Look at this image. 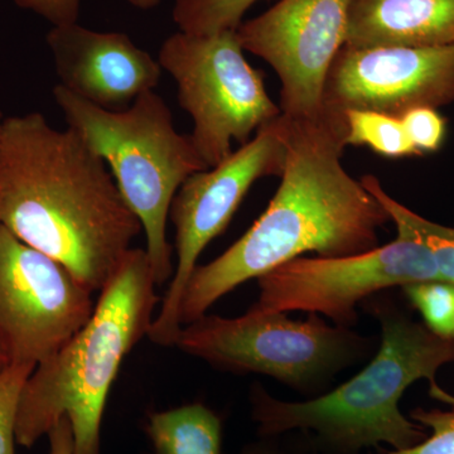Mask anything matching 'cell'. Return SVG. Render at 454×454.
Instances as JSON below:
<instances>
[{"mask_svg": "<svg viewBox=\"0 0 454 454\" xmlns=\"http://www.w3.org/2000/svg\"><path fill=\"white\" fill-rule=\"evenodd\" d=\"M35 367L11 364L0 373V454H16L20 395Z\"/></svg>", "mask_w": 454, "mask_h": 454, "instance_id": "20", "label": "cell"}, {"mask_svg": "<svg viewBox=\"0 0 454 454\" xmlns=\"http://www.w3.org/2000/svg\"><path fill=\"white\" fill-rule=\"evenodd\" d=\"M4 114H3L2 110H0V137H2L3 122H4Z\"/></svg>", "mask_w": 454, "mask_h": 454, "instance_id": "28", "label": "cell"}, {"mask_svg": "<svg viewBox=\"0 0 454 454\" xmlns=\"http://www.w3.org/2000/svg\"><path fill=\"white\" fill-rule=\"evenodd\" d=\"M236 31L190 35L163 42L158 62L177 83L178 104L192 118L191 134L207 168L232 153L260 128L282 115L265 88L264 74L247 61Z\"/></svg>", "mask_w": 454, "mask_h": 454, "instance_id": "7", "label": "cell"}, {"mask_svg": "<svg viewBox=\"0 0 454 454\" xmlns=\"http://www.w3.org/2000/svg\"><path fill=\"white\" fill-rule=\"evenodd\" d=\"M0 225L92 293L112 279L143 231L106 163L76 131L57 129L37 112L3 122Z\"/></svg>", "mask_w": 454, "mask_h": 454, "instance_id": "2", "label": "cell"}, {"mask_svg": "<svg viewBox=\"0 0 454 454\" xmlns=\"http://www.w3.org/2000/svg\"><path fill=\"white\" fill-rule=\"evenodd\" d=\"M146 430L157 454H221L223 424L202 404L152 414Z\"/></svg>", "mask_w": 454, "mask_h": 454, "instance_id": "15", "label": "cell"}, {"mask_svg": "<svg viewBox=\"0 0 454 454\" xmlns=\"http://www.w3.org/2000/svg\"><path fill=\"white\" fill-rule=\"evenodd\" d=\"M418 154L434 153L443 145L447 121L433 107H417L400 116Z\"/></svg>", "mask_w": 454, "mask_h": 454, "instance_id": "22", "label": "cell"}, {"mask_svg": "<svg viewBox=\"0 0 454 454\" xmlns=\"http://www.w3.org/2000/svg\"><path fill=\"white\" fill-rule=\"evenodd\" d=\"M50 454H74V432L70 420L62 417L50 430Z\"/></svg>", "mask_w": 454, "mask_h": 454, "instance_id": "24", "label": "cell"}, {"mask_svg": "<svg viewBox=\"0 0 454 454\" xmlns=\"http://www.w3.org/2000/svg\"><path fill=\"white\" fill-rule=\"evenodd\" d=\"M62 88L107 110H121L153 91L162 67L121 32L53 26L46 37Z\"/></svg>", "mask_w": 454, "mask_h": 454, "instance_id": "13", "label": "cell"}, {"mask_svg": "<svg viewBox=\"0 0 454 454\" xmlns=\"http://www.w3.org/2000/svg\"><path fill=\"white\" fill-rule=\"evenodd\" d=\"M262 0H175L173 20L190 35L236 31L247 12Z\"/></svg>", "mask_w": 454, "mask_h": 454, "instance_id": "18", "label": "cell"}, {"mask_svg": "<svg viewBox=\"0 0 454 454\" xmlns=\"http://www.w3.org/2000/svg\"><path fill=\"white\" fill-rule=\"evenodd\" d=\"M441 280L432 253L419 241L397 234L369 253L340 258H295L258 278L262 312L303 310L324 315L339 327L357 322V306L376 293Z\"/></svg>", "mask_w": 454, "mask_h": 454, "instance_id": "9", "label": "cell"}, {"mask_svg": "<svg viewBox=\"0 0 454 454\" xmlns=\"http://www.w3.org/2000/svg\"><path fill=\"white\" fill-rule=\"evenodd\" d=\"M18 7L32 11L52 26L73 25L80 16L82 0H14Z\"/></svg>", "mask_w": 454, "mask_h": 454, "instance_id": "23", "label": "cell"}, {"mask_svg": "<svg viewBox=\"0 0 454 454\" xmlns=\"http://www.w3.org/2000/svg\"><path fill=\"white\" fill-rule=\"evenodd\" d=\"M127 2L133 5V7L146 11V9L157 7L162 0H127Z\"/></svg>", "mask_w": 454, "mask_h": 454, "instance_id": "26", "label": "cell"}, {"mask_svg": "<svg viewBox=\"0 0 454 454\" xmlns=\"http://www.w3.org/2000/svg\"><path fill=\"white\" fill-rule=\"evenodd\" d=\"M454 104V44L442 47L343 46L325 80L322 113L349 110L404 115Z\"/></svg>", "mask_w": 454, "mask_h": 454, "instance_id": "12", "label": "cell"}, {"mask_svg": "<svg viewBox=\"0 0 454 454\" xmlns=\"http://www.w3.org/2000/svg\"><path fill=\"white\" fill-rule=\"evenodd\" d=\"M286 138L282 115L260 128L249 142L225 160L193 173L179 187L169 220L176 229L177 262L160 313L154 317L148 337L160 346H176L182 325L179 309L188 280L200 255L214 239L223 234L260 178L280 177L286 164Z\"/></svg>", "mask_w": 454, "mask_h": 454, "instance_id": "8", "label": "cell"}, {"mask_svg": "<svg viewBox=\"0 0 454 454\" xmlns=\"http://www.w3.org/2000/svg\"><path fill=\"white\" fill-rule=\"evenodd\" d=\"M345 142L364 145L387 158L419 155L411 145L402 119L369 110H349L343 114Z\"/></svg>", "mask_w": 454, "mask_h": 454, "instance_id": "17", "label": "cell"}, {"mask_svg": "<svg viewBox=\"0 0 454 454\" xmlns=\"http://www.w3.org/2000/svg\"><path fill=\"white\" fill-rule=\"evenodd\" d=\"M9 365H11V360H9L7 348H5L4 342L0 337V373L4 372Z\"/></svg>", "mask_w": 454, "mask_h": 454, "instance_id": "27", "label": "cell"}, {"mask_svg": "<svg viewBox=\"0 0 454 454\" xmlns=\"http://www.w3.org/2000/svg\"><path fill=\"white\" fill-rule=\"evenodd\" d=\"M406 300L424 325L442 339L454 340V284L433 280L403 286Z\"/></svg>", "mask_w": 454, "mask_h": 454, "instance_id": "19", "label": "cell"}, {"mask_svg": "<svg viewBox=\"0 0 454 454\" xmlns=\"http://www.w3.org/2000/svg\"><path fill=\"white\" fill-rule=\"evenodd\" d=\"M52 94L67 128L106 163L142 223L155 284L168 283L175 271L167 239L170 205L190 176L207 169L192 139L178 133L172 112L154 90L121 110L94 106L61 85Z\"/></svg>", "mask_w": 454, "mask_h": 454, "instance_id": "5", "label": "cell"}, {"mask_svg": "<svg viewBox=\"0 0 454 454\" xmlns=\"http://www.w3.org/2000/svg\"><path fill=\"white\" fill-rule=\"evenodd\" d=\"M367 301L381 325L380 346L372 363L351 380L309 402H282L255 385L253 418L260 434L313 430L324 447L345 454L381 443L408 450L428 437L422 426L400 411V399L415 381L426 379L430 395L442 403L450 400L452 395L439 387L435 376L453 363L454 340L433 333L390 298L372 295Z\"/></svg>", "mask_w": 454, "mask_h": 454, "instance_id": "3", "label": "cell"}, {"mask_svg": "<svg viewBox=\"0 0 454 454\" xmlns=\"http://www.w3.org/2000/svg\"><path fill=\"white\" fill-rule=\"evenodd\" d=\"M351 0H279L236 29L241 47L278 74L279 107L294 121H317L331 66L346 44Z\"/></svg>", "mask_w": 454, "mask_h": 454, "instance_id": "11", "label": "cell"}, {"mask_svg": "<svg viewBox=\"0 0 454 454\" xmlns=\"http://www.w3.org/2000/svg\"><path fill=\"white\" fill-rule=\"evenodd\" d=\"M155 286L145 250L131 247L101 289L89 321L27 379L17 444L35 446L66 417L73 427L74 454H100L107 396L124 357L148 336L158 301Z\"/></svg>", "mask_w": 454, "mask_h": 454, "instance_id": "4", "label": "cell"}, {"mask_svg": "<svg viewBox=\"0 0 454 454\" xmlns=\"http://www.w3.org/2000/svg\"><path fill=\"white\" fill-rule=\"evenodd\" d=\"M286 164L267 210L219 258L197 265L179 309L182 327L201 318L236 286L306 253L340 258L369 253L389 215L345 169L343 119L322 114L294 121L282 114Z\"/></svg>", "mask_w": 454, "mask_h": 454, "instance_id": "1", "label": "cell"}, {"mask_svg": "<svg viewBox=\"0 0 454 454\" xmlns=\"http://www.w3.org/2000/svg\"><path fill=\"white\" fill-rule=\"evenodd\" d=\"M361 182L387 212L397 234L409 236L422 243L432 253L442 282L454 284V227L424 219L417 212L397 202L384 190L375 176H365Z\"/></svg>", "mask_w": 454, "mask_h": 454, "instance_id": "16", "label": "cell"}, {"mask_svg": "<svg viewBox=\"0 0 454 454\" xmlns=\"http://www.w3.org/2000/svg\"><path fill=\"white\" fill-rule=\"evenodd\" d=\"M243 454H282L277 448L269 446V444L259 443L254 444L252 447H247Z\"/></svg>", "mask_w": 454, "mask_h": 454, "instance_id": "25", "label": "cell"}, {"mask_svg": "<svg viewBox=\"0 0 454 454\" xmlns=\"http://www.w3.org/2000/svg\"><path fill=\"white\" fill-rule=\"evenodd\" d=\"M95 306L61 262L0 225V337L11 364L35 369L82 330Z\"/></svg>", "mask_w": 454, "mask_h": 454, "instance_id": "10", "label": "cell"}, {"mask_svg": "<svg viewBox=\"0 0 454 454\" xmlns=\"http://www.w3.org/2000/svg\"><path fill=\"white\" fill-rule=\"evenodd\" d=\"M446 404L450 406L448 411L418 408L411 411V419L432 430V434L417 446L387 454H454V396Z\"/></svg>", "mask_w": 454, "mask_h": 454, "instance_id": "21", "label": "cell"}, {"mask_svg": "<svg viewBox=\"0 0 454 454\" xmlns=\"http://www.w3.org/2000/svg\"><path fill=\"white\" fill-rule=\"evenodd\" d=\"M454 44V0H351L345 46Z\"/></svg>", "mask_w": 454, "mask_h": 454, "instance_id": "14", "label": "cell"}, {"mask_svg": "<svg viewBox=\"0 0 454 454\" xmlns=\"http://www.w3.org/2000/svg\"><path fill=\"white\" fill-rule=\"evenodd\" d=\"M176 346L216 369L260 373L301 393L318 394L342 370L365 358L372 340L327 325L316 313L292 321L286 313L250 309L238 318L202 316L181 328Z\"/></svg>", "mask_w": 454, "mask_h": 454, "instance_id": "6", "label": "cell"}]
</instances>
